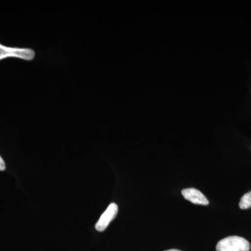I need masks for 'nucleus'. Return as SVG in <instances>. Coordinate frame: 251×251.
Returning a JSON list of instances; mask_svg holds the SVG:
<instances>
[{
  "label": "nucleus",
  "mask_w": 251,
  "mask_h": 251,
  "mask_svg": "<svg viewBox=\"0 0 251 251\" xmlns=\"http://www.w3.org/2000/svg\"><path fill=\"white\" fill-rule=\"evenodd\" d=\"M34 57V51L30 49L6 47L0 44V60L7 57H17L25 60H32Z\"/></svg>",
  "instance_id": "f03ea898"
},
{
  "label": "nucleus",
  "mask_w": 251,
  "mask_h": 251,
  "mask_svg": "<svg viewBox=\"0 0 251 251\" xmlns=\"http://www.w3.org/2000/svg\"><path fill=\"white\" fill-rule=\"evenodd\" d=\"M251 206V191L246 193L241 198L239 207L242 209H247Z\"/></svg>",
  "instance_id": "39448f33"
},
{
  "label": "nucleus",
  "mask_w": 251,
  "mask_h": 251,
  "mask_svg": "<svg viewBox=\"0 0 251 251\" xmlns=\"http://www.w3.org/2000/svg\"><path fill=\"white\" fill-rule=\"evenodd\" d=\"M118 213V206L115 203H111L106 210L104 211L103 214L100 216L98 222L96 224V229L99 232H103L108 227L110 222L116 217Z\"/></svg>",
  "instance_id": "7ed1b4c3"
},
{
  "label": "nucleus",
  "mask_w": 251,
  "mask_h": 251,
  "mask_svg": "<svg viewBox=\"0 0 251 251\" xmlns=\"http://www.w3.org/2000/svg\"><path fill=\"white\" fill-rule=\"evenodd\" d=\"M181 194L185 199L198 205H208L209 201L204 194L194 188H188L182 190Z\"/></svg>",
  "instance_id": "20e7f679"
},
{
  "label": "nucleus",
  "mask_w": 251,
  "mask_h": 251,
  "mask_svg": "<svg viewBox=\"0 0 251 251\" xmlns=\"http://www.w3.org/2000/svg\"><path fill=\"white\" fill-rule=\"evenodd\" d=\"M216 251H249L251 244L242 237L230 236L218 242Z\"/></svg>",
  "instance_id": "f257e3e1"
},
{
  "label": "nucleus",
  "mask_w": 251,
  "mask_h": 251,
  "mask_svg": "<svg viewBox=\"0 0 251 251\" xmlns=\"http://www.w3.org/2000/svg\"><path fill=\"white\" fill-rule=\"evenodd\" d=\"M166 251H181L179 250H176V249H171V250H168Z\"/></svg>",
  "instance_id": "0eeeda50"
},
{
  "label": "nucleus",
  "mask_w": 251,
  "mask_h": 251,
  "mask_svg": "<svg viewBox=\"0 0 251 251\" xmlns=\"http://www.w3.org/2000/svg\"><path fill=\"white\" fill-rule=\"evenodd\" d=\"M5 168H6V165H5L4 160L0 156V171H4Z\"/></svg>",
  "instance_id": "423d86ee"
}]
</instances>
